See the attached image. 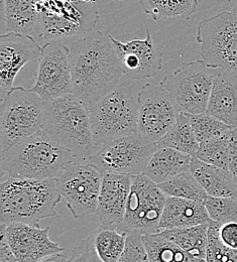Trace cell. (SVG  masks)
<instances>
[{
  "label": "cell",
  "instance_id": "obj_9",
  "mask_svg": "<svg viewBox=\"0 0 237 262\" xmlns=\"http://www.w3.org/2000/svg\"><path fill=\"white\" fill-rule=\"evenodd\" d=\"M157 149L155 141L135 132L104 144L95 155L82 161L102 172L136 177L144 172Z\"/></svg>",
  "mask_w": 237,
  "mask_h": 262
},
{
  "label": "cell",
  "instance_id": "obj_30",
  "mask_svg": "<svg viewBox=\"0 0 237 262\" xmlns=\"http://www.w3.org/2000/svg\"><path fill=\"white\" fill-rule=\"evenodd\" d=\"M230 131L201 142L196 158L204 163L228 170Z\"/></svg>",
  "mask_w": 237,
  "mask_h": 262
},
{
  "label": "cell",
  "instance_id": "obj_31",
  "mask_svg": "<svg viewBox=\"0 0 237 262\" xmlns=\"http://www.w3.org/2000/svg\"><path fill=\"white\" fill-rule=\"evenodd\" d=\"M221 224L210 221L207 235L206 261L236 262L237 249L228 247L220 238L219 230Z\"/></svg>",
  "mask_w": 237,
  "mask_h": 262
},
{
  "label": "cell",
  "instance_id": "obj_19",
  "mask_svg": "<svg viewBox=\"0 0 237 262\" xmlns=\"http://www.w3.org/2000/svg\"><path fill=\"white\" fill-rule=\"evenodd\" d=\"M207 114L226 125L237 127V75L226 71L215 74Z\"/></svg>",
  "mask_w": 237,
  "mask_h": 262
},
{
  "label": "cell",
  "instance_id": "obj_27",
  "mask_svg": "<svg viewBox=\"0 0 237 262\" xmlns=\"http://www.w3.org/2000/svg\"><path fill=\"white\" fill-rule=\"evenodd\" d=\"M142 237L150 262H196L199 260L189 255L176 243L160 233L144 235Z\"/></svg>",
  "mask_w": 237,
  "mask_h": 262
},
{
  "label": "cell",
  "instance_id": "obj_32",
  "mask_svg": "<svg viewBox=\"0 0 237 262\" xmlns=\"http://www.w3.org/2000/svg\"><path fill=\"white\" fill-rule=\"evenodd\" d=\"M209 217L219 224L237 223V196L213 198L207 196L204 202Z\"/></svg>",
  "mask_w": 237,
  "mask_h": 262
},
{
  "label": "cell",
  "instance_id": "obj_13",
  "mask_svg": "<svg viewBox=\"0 0 237 262\" xmlns=\"http://www.w3.org/2000/svg\"><path fill=\"white\" fill-rule=\"evenodd\" d=\"M180 111L162 85H144L137 97V130L159 142L176 124Z\"/></svg>",
  "mask_w": 237,
  "mask_h": 262
},
{
  "label": "cell",
  "instance_id": "obj_6",
  "mask_svg": "<svg viewBox=\"0 0 237 262\" xmlns=\"http://www.w3.org/2000/svg\"><path fill=\"white\" fill-rule=\"evenodd\" d=\"M38 12L39 33L50 41L93 33L99 21L96 0H40Z\"/></svg>",
  "mask_w": 237,
  "mask_h": 262
},
{
  "label": "cell",
  "instance_id": "obj_40",
  "mask_svg": "<svg viewBox=\"0 0 237 262\" xmlns=\"http://www.w3.org/2000/svg\"><path fill=\"white\" fill-rule=\"evenodd\" d=\"M232 11H234V12H235V13H237V3H236V5H235V6H234V8H233V10H232Z\"/></svg>",
  "mask_w": 237,
  "mask_h": 262
},
{
  "label": "cell",
  "instance_id": "obj_20",
  "mask_svg": "<svg viewBox=\"0 0 237 262\" xmlns=\"http://www.w3.org/2000/svg\"><path fill=\"white\" fill-rule=\"evenodd\" d=\"M210 221L203 202L167 196L160 222V232L198 226Z\"/></svg>",
  "mask_w": 237,
  "mask_h": 262
},
{
  "label": "cell",
  "instance_id": "obj_11",
  "mask_svg": "<svg viewBox=\"0 0 237 262\" xmlns=\"http://www.w3.org/2000/svg\"><path fill=\"white\" fill-rule=\"evenodd\" d=\"M103 172L82 160L69 164L55 179L60 195L76 219L96 214Z\"/></svg>",
  "mask_w": 237,
  "mask_h": 262
},
{
  "label": "cell",
  "instance_id": "obj_34",
  "mask_svg": "<svg viewBox=\"0 0 237 262\" xmlns=\"http://www.w3.org/2000/svg\"><path fill=\"white\" fill-rule=\"evenodd\" d=\"M117 262H150L142 235H127L124 250Z\"/></svg>",
  "mask_w": 237,
  "mask_h": 262
},
{
  "label": "cell",
  "instance_id": "obj_3",
  "mask_svg": "<svg viewBox=\"0 0 237 262\" xmlns=\"http://www.w3.org/2000/svg\"><path fill=\"white\" fill-rule=\"evenodd\" d=\"M41 131L68 149L75 160L97 152L88 107L73 94L46 102Z\"/></svg>",
  "mask_w": 237,
  "mask_h": 262
},
{
  "label": "cell",
  "instance_id": "obj_37",
  "mask_svg": "<svg viewBox=\"0 0 237 262\" xmlns=\"http://www.w3.org/2000/svg\"><path fill=\"white\" fill-rule=\"evenodd\" d=\"M0 234V262H17L6 235V225L1 223Z\"/></svg>",
  "mask_w": 237,
  "mask_h": 262
},
{
  "label": "cell",
  "instance_id": "obj_17",
  "mask_svg": "<svg viewBox=\"0 0 237 262\" xmlns=\"http://www.w3.org/2000/svg\"><path fill=\"white\" fill-rule=\"evenodd\" d=\"M50 227L24 223L6 225V235L17 262H39L62 253L64 248L50 238Z\"/></svg>",
  "mask_w": 237,
  "mask_h": 262
},
{
  "label": "cell",
  "instance_id": "obj_1",
  "mask_svg": "<svg viewBox=\"0 0 237 262\" xmlns=\"http://www.w3.org/2000/svg\"><path fill=\"white\" fill-rule=\"evenodd\" d=\"M69 49L75 97L88 106L118 86L124 74L109 33L94 31L72 42Z\"/></svg>",
  "mask_w": 237,
  "mask_h": 262
},
{
  "label": "cell",
  "instance_id": "obj_41",
  "mask_svg": "<svg viewBox=\"0 0 237 262\" xmlns=\"http://www.w3.org/2000/svg\"><path fill=\"white\" fill-rule=\"evenodd\" d=\"M196 262H207V261H206V260H204V259H199V260H198V261H196Z\"/></svg>",
  "mask_w": 237,
  "mask_h": 262
},
{
  "label": "cell",
  "instance_id": "obj_10",
  "mask_svg": "<svg viewBox=\"0 0 237 262\" xmlns=\"http://www.w3.org/2000/svg\"><path fill=\"white\" fill-rule=\"evenodd\" d=\"M209 69L202 60L193 61L162 80L160 85L169 92L180 112L191 115L206 112L215 76Z\"/></svg>",
  "mask_w": 237,
  "mask_h": 262
},
{
  "label": "cell",
  "instance_id": "obj_29",
  "mask_svg": "<svg viewBox=\"0 0 237 262\" xmlns=\"http://www.w3.org/2000/svg\"><path fill=\"white\" fill-rule=\"evenodd\" d=\"M158 186L166 196L171 198H180L204 203L208 196L202 186L193 177L190 170Z\"/></svg>",
  "mask_w": 237,
  "mask_h": 262
},
{
  "label": "cell",
  "instance_id": "obj_36",
  "mask_svg": "<svg viewBox=\"0 0 237 262\" xmlns=\"http://www.w3.org/2000/svg\"><path fill=\"white\" fill-rule=\"evenodd\" d=\"M221 240L230 248L237 249V223L230 222L220 226L219 230Z\"/></svg>",
  "mask_w": 237,
  "mask_h": 262
},
{
  "label": "cell",
  "instance_id": "obj_21",
  "mask_svg": "<svg viewBox=\"0 0 237 262\" xmlns=\"http://www.w3.org/2000/svg\"><path fill=\"white\" fill-rule=\"evenodd\" d=\"M190 172L202 186L206 194L213 198L237 196V185L230 171L192 158Z\"/></svg>",
  "mask_w": 237,
  "mask_h": 262
},
{
  "label": "cell",
  "instance_id": "obj_26",
  "mask_svg": "<svg viewBox=\"0 0 237 262\" xmlns=\"http://www.w3.org/2000/svg\"><path fill=\"white\" fill-rule=\"evenodd\" d=\"M143 11L158 21L173 17L191 19L197 11V0H139Z\"/></svg>",
  "mask_w": 237,
  "mask_h": 262
},
{
  "label": "cell",
  "instance_id": "obj_42",
  "mask_svg": "<svg viewBox=\"0 0 237 262\" xmlns=\"http://www.w3.org/2000/svg\"><path fill=\"white\" fill-rule=\"evenodd\" d=\"M121 1H123V0H121Z\"/></svg>",
  "mask_w": 237,
  "mask_h": 262
},
{
  "label": "cell",
  "instance_id": "obj_24",
  "mask_svg": "<svg viewBox=\"0 0 237 262\" xmlns=\"http://www.w3.org/2000/svg\"><path fill=\"white\" fill-rule=\"evenodd\" d=\"M158 148H173L191 157H196L200 143L191 122V114L180 112L173 128L157 142Z\"/></svg>",
  "mask_w": 237,
  "mask_h": 262
},
{
  "label": "cell",
  "instance_id": "obj_14",
  "mask_svg": "<svg viewBox=\"0 0 237 262\" xmlns=\"http://www.w3.org/2000/svg\"><path fill=\"white\" fill-rule=\"evenodd\" d=\"M69 54V47L58 40L49 41L42 47L32 90L44 101L48 102L72 94Z\"/></svg>",
  "mask_w": 237,
  "mask_h": 262
},
{
  "label": "cell",
  "instance_id": "obj_25",
  "mask_svg": "<svg viewBox=\"0 0 237 262\" xmlns=\"http://www.w3.org/2000/svg\"><path fill=\"white\" fill-rule=\"evenodd\" d=\"M208 227L209 223H206L188 228L165 230L159 233L194 258L206 260Z\"/></svg>",
  "mask_w": 237,
  "mask_h": 262
},
{
  "label": "cell",
  "instance_id": "obj_23",
  "mask_svg": "<svg viewBox=\"0 0 237 262\" xmlns=\"http://www.w3.org/2000/svg\"><path fill=\"white\" fill-rule=\"evenodd\" d=\"M40 0H2V19L7 33L30 34L37 26Z\"/></svg>",
  "mask_w": 237,
  "mask_h": 262
},
{
  "label": "cell",
  "instance_id": "obj_15",
  "mask_svg": "<svg viewBox=\"0 0 237 262\" xmlns=\"http://www.w3.org/2000/svg\"><path fill=\"white\" fill-rule=\"evenodd\" d=\"M124 76L134 80H145L157 76L163 69V53L146 29L144 39L122 42L110 34Z\"/></svg>",
  "mask_w": 237,
  "mask_h": 262
},
{
  "label": "cell",
  "instance_id": "obj_38",
  "mask_svg": "<svg viewBox=\"0 0 237 262\" xmlns=\"http://www.w3.org/2000/svg\"><path fill=\"white\" fill-rule=\"evenodd\" d=\"M228 170L232 174L237 185V127L230 131L229 152H228Z\"/></svg>",
  "mask_w": 237,
  "mask_h": 262
},
{
  "label": "cell",
  "instance_id": "obj_2",
  "mask_svg": "<svg viewBox=\"0 0 237 262\" xmlns=\"http://www.w3.org/2000/svg\"><path fill=\"white\" fill-rule=\"evenodd\" d=\"M61 199L55 179L8 178L0 186L1 223L39 226L40 220L59 215Z\"/></svg>",
  "mask_w": 237,
  "mask_h": 262
},
{
  "label": "cell",
  "instance_id": "obj_39",
  "mask_svg": "<svg viewBox=\"0 0 237 262\" xmlns=\"http://www.w3.org/2000/svg\"><path fill=\"white\" fill-rule=\"evenodd\" d=\"M39 262H72V260H71V258H68L65 255L59 253V254L52 255V256H50V257H48V258Z\"/></svg>",
  "mask_w": 237,
  "mask_h": 262
},
{
  "label": "cell",
  "instance_id": "obj_18",
  "mask_svg": "<svg viewBox=\"0 0 237 262\" xmlns=\"http://www.w3.org/2000/svg\"><path fill=\"white\" fill-rule=\"evenodd\" d=\"M133 177L103 172L96 215L102 227L119 229L124 221Z\"/></svg>",
  "mask_w": 237,
  "mask_h": 262
},
{
  "label": "cell",
  "instance_id": "obj_28",
  "mask_svg": "<svg viewBox=\"0 0 237 262\" xmlns=\"http://www.w3.org/2000/svg\"><path fill=\"white\" fill-rule=\"evenodd\" d=\"M94 248L98 256L104 262H117L119 260L126 243L127 235L118 230L105 228L100 226L92 234Z\"/></svg>",
  "mask_w": 237,
  "mask_h": 262
},
{
  "label": "cell",
  "instance_id": "obj_8",
  "mask_svg": "<svg viewBox=\"0 0 237 262\" xmlns=\"http://www.w3.org/2000/svg\"><path fill=\"white\" fill-rule=\"evenodd\" d=\"M196 39L208 68L237 75V13L223 11L200 21Z\"/></svg>",
  "mask_w": 237,
  "mask_h": 262
},
{
  "label": "cell",
  "instance_id": "obj_22",
  "mask_svg": "<svg viewBox=\"0 0 237 262\" xmlns=\"http://www.w3.org/2000/svg\"><path fill=\"white\" fill-rule=\"evenodd\" d=\"M192 158L173 148H158L143 173L157 185H160L189 171Z\"/></svg>",
  "mask_w": 237,
  "mask_h": 262
},
{
  "label": "cell",
  "instance_id": "obj_33",
  "mask_svg": "<svg viewBox=\"0 0 237 262\" xmlns=\"http://www.w3.org/2000/svg\"><path fill=\"white\" fill-rule=\"evenodd\" d=\"M191 122L199 143L223 135L233 128L207 113L191 115Z\"/></svg>",
  "mask_w": 237,
  "mask_h": 262
},
{
  "label": "cell",
  "instance_id": "obj_5",
  "mask_svg": "<svg viewBox=\"0 0 237 262\" xmlns=\"http://www.w3.org/2000/svg\"><path fill=\"white\" fill-rule=\"evenodd\" d=\"M97 151L116 138L137 130V100L130 85H118L87 106Z\"/></svg>",
  "mask_w": 237,
  "mask_h": 262
},
{
  "label": "cell",
  "instance_id": "obj_7",
  "mask_svg": "<svg viewBox=\"0 0 237 262\" xmlns=\"http://www.w3.org/2000/svg\"><path fill=\"white\" fill-rule=\"evenodd\" d=\"M46 101L32 89L13 87L0 106V131L5 150L41 130Z\"/></svg>",
  "mask_w": 237,
  "mask_h": 262
},
{
  "label": "cell",
  "instance_id": "obj_35",
  "mask_svg": "<svg viewBox=\"0 0 237 262\" xmlns=\"http://www.w3.org/2000/svg\"><path fill=\"white\" fill-rule=\"evenodd\" d=\"M71 260L72 262H104L94 248L91 235L83 239L80 244L73 249Z\"/></svg>",
  "mask_w": 237,
  "mask_h": 262
},
{
  "label": "cell",
  "instance_id": "obj_4",
  "mask_svg": "<svg viewBox=\"0 0 237 262\" xmlns=\"http://www.w3.org/2000/svg\"><path fill=\"white\" fill-rule=\"evenodd\" d=\"M74 161L68 149L40 130L2 150L1 167L9 178L50 180Z\"/></svg>",
  "mask_w": 237,
  "mask_h": 262
},
{
  "label": "cell",
  "instance_id": "obj_12",
  "mask_svg": "<svg viewBox=\"0 0 237 262\" xmlns=\"http://www.w3.org/2000/svg\"><path fill=\"white\" fill-rule=\"evenodd\" d=\"M167 196L144 173L133 177L124 221L118 231L126 235H150L160 232Z\"/></svg>",
  "mask_w": 237,
  "mask_h": 262
},
{
  "label": "cell",
  "instance_id": "obj_16",
  "mask_svg": "<svg viewBox=\"0 0 237 262\" xmlns=\"http://www.w3.org/2000/svg\"><path fill=\"white\" fill-rule=\"evenodd\" d=\"M42 47L30 34L7 33L0 36V86L9 91L19 71L30 62L38 61Z\"/></svg>",
  "mask_w": 237,
  "mask_h": 262
}]
</instances>
